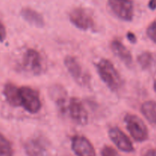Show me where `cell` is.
Here are the masks:
<instances>
[{"instance_id": "2", "label": "cell", "mask_w": 156, "mask_h": 156, "mask_svg": "<svg viewBox=\"0 0 156 156\" xmlns=\"http://www.w3.org/2000/svg\"><path fill=\"white\" fill-rule=\"evenodd\" d=\"M23 70L33 76L40 75L44 70V61L42 56L37 50L27 49L22 58Z\"/></svg>"}, {"instance_id": "12", "label": "cell", "mask_w": 156, "mask_h": 156, "mask_svg": "<svg viewBox=\"0 0 156 156\" xmlns=\"http://www.w3.org/2000/svg\"><path fill=\"white\" fill-rule=\"evenodd\" d=\"M24 148L27 156H48L44 142L38 138L29 140L25 144Z\"/></svg>"}, {"instance_id": "3", "label": "cell", "mask_w": 156, "mask_h": 156, "mask_svg": "<svg viewBox=\"0 0 156 156\" xmlns=\"http://www.w3.org/2000/svg\"><path fill=\"white\" fill-rule=\"evenodd\" d=\"M126 128L131 136L137 142H144L149 137V132L146 124L139 116L133 114H126L124 117Z\"/></svg>"}, {"instance_id": "23", "label": "cell", "mask_w": 156, "mask_h": 156, "mask_svg": "<svg viewBox=\"0 0 156 156\" xmlns=\"http://www.w3.org/2000/svg\"><path fill=\"white\" fill-rule=\"evenodd\" d=\"M145 156H156V150L150 149L146 152Z\"/></svg>"}, {"instance_id": "16", "label": "cell", "mask_w": 156, "mask_h": 156, "mask_svg": "<svg viewBox=\"0 0 156 156\" xmlns=\"http://www.w3.org/2000/svg\"><path fill=\"white\" fill-rule=\"evenodd\" d=\"M13 150L10 142L0 133V156H12Z\"/></svg>"}, {"instance_id": "17", "label": "cell", "mask_w": 156, "mask_h": 156, "mask_svg": "<svg viewBox=\"0 0 156 156\" xmlns=\"http://www.w3.org/2000/svg\"><path fill=\"white\" fill-rule=\"evenodd\" d=\"M152 61H153V58H152V54L149 52H143L137 58V61L143 70L149 68L152 65Z\"/></svg>"}, {"instance_id": "6", "label": "cell", "mask_w": 156, "mask_h": 156, "mask_svg": "<svg viewBox=\"0 0 156 156\" xmlns=\"http://www.w3.org/2000/svg\"><path fill=\"white\" fill-rule=\"evenodd\" d=\"M66 113H68L70 118L79 125H84L88 122V116L87 110L78 98H70L67 102Z\"/></svg>"}, {"instance_id": "20", "label": "cell", "mask_w": 156, "mask_h": 156, "mask_svg": "<svg viewBox=\"0 0 156 156\" xmlns=\"http://www.w3.org/2000/svg\"><path fill=\"white\" fill-rule=\"evenodd\" d=\"M6 38V30L2 23L0 21V43L3 42Z\"/></svg>"}, {"instance_id": "15", "label": "cell", "mask_w": 156, "mask_h": 156, "mask_svg": "<svg viewBox=\"0 0 156 156\" xmlns=\"http://www.w3.org/2000/svg\"><path fill=\"white\" fill-rule=\"evenodd\" d=\"M141 112L150 123L156 124V102H145L141 106Z\"/></svg>"}, {"instance_id": "22", "label": "cell", "mask_w": 156, "mask_h": 156, "mask_svg": "<svg viewBox=\"0 0 156 156\" xmlns=\"http://www.w3.org/2000/svg\"><path fill=\"white\" fill-rule=\"evenodd\" d=\"M149 7L152 10L156 9V0H150V2L149 3Z\"/></svg>"}, {"instance_id": "7", "label": "cell", "mask_w": 156, "mask_h": 156, "mask_svg": "<svg viewBox=\"0 0 156 156\" xmlns=\"http://www.w3.org/2000/svg\"><path fill=\"white\" fill-rule=\"evenodd\" d=\"M69 20L72 24L81 30L88 31L95 28V24L91 14L82 8L73 9L69 14Z\"/></svg>"}, {"instance_id": "24", "label": "cell", "mask_w": 156, "mask_h": 156, "mask_svg": "<svg viewBox=\"0 0 156 156\" xmlns=\"http://www.w3.org/2000/svg\"><path fill=\"white\" fill-rule=\"evenodd\" d=\"M154 90H155V91L156 93V80L155 81V83H154Z\"/></svg>"}, {"instance_id": "4", "label": "cell", "mask_w": 156, "mask_h": 156, "mask_svg": "<svg viewBox=\"0 0 156 156\" xmlns=\"http://www.w3.org/2000/svg\"><path fill=\"white\" fill-rule=\"evenodd\" d=\"M64 64L68 70L70 76L79 85L86 87L90 84V76L84 68L79 61L75 57L67 56L64 60Z\"/></svg>"}, {"instance_id": "1", "label": "cell", "mask_w": 156, "mask_h": 156, "mask_svg": "<svg viewBox=\"0 0 156 156\" xmlns=\"http://www.w3.org/2000/svg\"><path fill=\"white\" fill-rule=\"evenodd\" d=\"M96 69L101 80L113 92L121 88L123 80L114 64L107 59H101L96 64Z\"/></svg>"}, {"instance_id": "19", "label": "cell", "mask_w": 156, "mask_h": 156, "mask_svg": "<svg viewBox=\"0 0 156 156\" xmlns=\"http://www.w3.org/2000/svg\"><path fill=\"white\" fill-rule=\"evenodd\" d=\"M101 156H119V154L112 147L105 146L101 151Z\"/></svg>"}, {"instance_id": "8", "label": "cell", "mask_w": 156, "mask_h": 156, "mask_svg": "<svg viewBox=\"0 0 156 156\" xmlns=\"http://www.w3.org/2000/svg\"><path fill=\"white\" fill-rule=\"evenodd\" d=\"M112 12L121 20L130 21L133 18V4L131 0H108Z\"/></svg>"}, {"instance_id": "9", "label": "cell", "mask_w": 156, "mask_h": 156, "mask_svg": "<svg viewBox=\"0 0 156 156\" xmlns=\"http://www.w3.org/2000/svg\"><path fill=\"white\" fill-rule=\"evenodd\" d=\"M109 137L116 146L124 152H132L134 151L133 145L130 139L123 131L117 127H113L109 130Z\"/></svg>"}, {"instance_id": "10", "label": "cell", "mask_w": 156, "mask_h": 156, "mask_svg": "<svg viewBox=\"0 0 156 156\" xmlns=\"http://www.w3.org/2000/svg\"><path fill=\"white\" fill-rule=\"evenodd\" d=\"M72 149L77 156H95V151L85 137L75 136L72 139Z\"/></svg>"}, {"instance_id": "11", "label": "cell", "mask_w": 156, "mask_h": 156, "mask_svg": "<svg viewBox=\"0 0 156 156\" xmlns=\"http://www.w3.org/2000/svg\"><path fill=\"white\" fill-rule=\"evenodd\" d=\"M111 48L113 53L126 66L131 67L133 64V57L130 51L126 46L118 40H114L111 44Z\"/></svg>"}, {"instance_id": "21", "label": "cell", "mask_w": 156, "mask_h": 156, "mask_svg": "<svg viewBox=\"0 0 156 156\" xmlns=\"http://www.w3.org/2000/svg\"><path fill=\"white\" fill-rule=\"evenodd\" d=\"M126 38L128 39V41H129L130 43H132V44H135V43H136V41H137V38L136 37L135 34H133V32H127V34H126Z\"/></svg>"}, {"instance_id": "18", "label": "cell", "mask_w": 156, "mask_h": 156, "mask_svg": "<svg viewBox=\"0 0 156 156\" xmlns=\"http://www.w3.org/2000/svg\"><path fill=\"white\" fill-rule=\"evenodd\" d=\"M148 37L156 44V21L152 22L150 25L148 27L146 31Z\"/></svg>"}, {"instance_id": "5", "label": "cell", "mask_w": 156, "mask_h": 156, "mask_svg": "<svg viewBox=\"0 0 156 156\" xmlns=\"http://www.w3.org/2000/svg\"><path fill=\"white\" fill-rule=\"evenodd\" d=\"M21 106L30 113H37L41 109V101L37 91L29 87L20 88Z\"/></svg>"}, {"instance_id": "13", "label": "cell", "mask_w": 156, "mask_h": 156, "mask_svg": "<svg viewBox=\"0 0 156 156\" xmlns=\"http://www.w3.org/2000/svg\"><path fill=\"white\" fill-rule=\"evenodd\" d=\"M3 94L11 106L14 107L21 106L20 88H18L15 84L11 83L6 84L3 89Z\"/></svg>"}, {"instance_id": "14", "label": "cell", "mask_w": 156, "mask_h": 156, "mask_svg": "<svg viewBox=\"0 0 156 156\" xmlns=\"http://www.w3.org/2000/svg\"><path fill=\"white\" fill-rule=\"evenodd\" d=\"M21 15L27 22L37 28H43L45 24L42 15L31 9H23L21 12Z\"/></svg>"}]
</instances>
